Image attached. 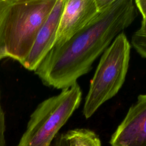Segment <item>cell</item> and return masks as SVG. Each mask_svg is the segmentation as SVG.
I'll return each instance as SVG.
<instances>
[{
  "label": "cell",
  "instance_id": "1",
  "mask_svg": "<svg viewBox=\"0 0 146 146\" xmlns=\"http://www.w3.org/2000/svg\"><path fill=\"white\" fill-rule=\"evenodd\" d=\"M137 16L134 1L111 0L82 30L54 46L34 71L44 85L62 90L70 87Z\"/></svg>",
  "mask_w": 146,
  "mask_h": 146
},
{
  "label": "cell",
  "instance_id": "2",
  "mask_svg": "<svg viewBox=\"0 0 146 146\" xmlns=\"http://www.w3.org/2000/svg\"><path fill=\"white\" fill-rule=\"evenodd\" d=\"M56 0H0V60L21 64Z\"/></svg>",
  "mask_w": 146,
  "mask_h": 146
},
{
  "label": "cell",
  "instance_id": "3",
  "mask_svg": "<svg viewBox=\"0 0 146 146\" xmlns=\"http://www.w3.org/2000/svg\"><path fill=\"white\" fill-rule=\"evenodd\" d=\"M130 53L131 44L123 32L103 53L85 98L82 112L86 119L119 91L128 72Z\"/></svg>",
  "mask_w": 146,
  "mask_h": 146
},
{
  "label": "cell",
  "instance_id": "4",
  "mask_svg": "<svg viewBox=\"0 0 146 146\" xmlns=\"http://www.w3.org/2000/svg\"><path fill=\"white\" fill-rule=\"evenodd\" d=\"M82 92L78 83L38 104L17 146H51L58 131L79 107Z\"/></svg>",
  "mask_w": 146,
  "mask_h": 146
},
{
  "label": "cell",
  "instance_id": "5",
  "mask_svg": "<svg viewBox=\"0 0 146 146\" xmlns=\"http://www.w3.org/2000/svg\"><path fill=\"white\" fill-rule=\"evenodd\" d=\"M96 0H65L54 46L67 42L99 13Z\"/></svg>",
  "mask_w": 146,
  "mask_h": 146
},
{
  "label": "cell",
  "instance_id": "6",
  "mask_svg": "<svg viewBox=\"0 0 146 146\" xmlns=\"http://www.w3.org/2000/svg\"><path fill=\"white\" fill-rule=\"evenodd\" d=\"M111 146H146V94L139 95L112 134Z\"/></svg>",
  "mask_w": 146,
  "mask_h": 146
},
{
  "label": "cell",
  "instance_id": "7",
  "mask_svg": "<svg viewBox=\"0 0 146 146\" xmlns=\"http://www.w3.org/2000/svg\"><path fill=\"white\" fill-rule=\"evenodd\" d=\"M65 0H56L47 20L39 30L28 56L22 65L34 71L54 45L56 33Z\"/></svg>",
  "mask_w": 146,
  "mask_h": 146
},
{
  "label": "cell",
  "instance_id": "8",
  "mask_svg": "<svg viewBox=\"0 0 146 146\" xmlns=\"http://www.w3.org/2000/svg\"><path fill=\"white\" fill-rule=\"evenodd\" d=\"M67 146H101L95 132L86 128H76L63 133Z\"/></svg>",
  "mask_w": 146,
  "mask_h": 146
},
{
  "label": "cell",
  "instance_id": "9",
  "mask_svg": "<svg viewBox=\"0 0 146 146\" xmlns=\"http://www.w3.org/2000/svg\"><path fill=\"white\" fill-rule=\"evenodd\" d=\"M131 45L141 56L146 58V35L135 32L131 38Z\"/></svg>",
  "mask_w": 146,
  "mask_h": 146
},
{
  "label": "cell",
  "instance_id": "10",
  "mask_svg": "<svg viewBox=\"0 0 146 146\" xmlns=\"http://www.w3.org/2000/svg\"><path fill=\"white\" fill-rule=\"evenodd\" d=\"M5 115L1 103V95L0 91V146H5Z\"/></svg>",
  "mask_w": 146,
  "mask_h": 146
},
{
  "label": "cell",
  "instance_id": "11",
  "mask_svg": "<svg viewBox=\"0 0 146 146\" xmlns=\"http://www.w3.org/2000/svg\"><path fill=\"white\" fill-rule=\"evenodd\" d=\"M137 10L142 15L143 19H146V0L134 1Z\"/></svg>",
  "mask_w": 146,
  "mask_h": 146
},
{
  "label": "cell",
  "instance_id": "12",
  "mask_svg": "<svg viewBox=\"0 0 146 146\" xmlns=\"http://www.w3.org/2000/svg\"><path fill=\"white\" fill-rule=\"evenodd\" d=\"M51 146H67L63 133L58 136L55 138V141L51 144Z\"/></svg>",
  "mask_w": 146,
  "mask_h": 146
},
{
  "label": "cell",
  "instance_id": "13",
  "mask_svg": "<svg viewBox=\"0 0 146 146\" xmlns=\"http://www.w3.org/2000/svg\"><path fill=\"white\" fill-rule=\"evenodd\" d=\"M136 31L146 35V19H142L140 29H139Z\"/></svg>",
  "mask_w": 146,
  "mask_h": 146
}]
</instances>
